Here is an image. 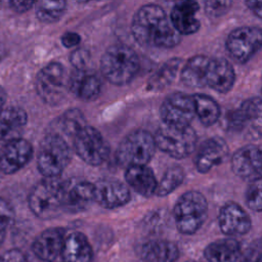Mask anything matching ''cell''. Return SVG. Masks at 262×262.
<instances>
[{
    "label": "cell",
    "instance_id": "1",
    "mask_svg": "<svg viewBox=\"0 0 262 262\" xmlns=\"http://www.w3.org/2000/svg\"><path fill=\"white\" fill-rule=\"evenodd\" d=\"M131 33L140 45L157 48L175 47L181 39L164 8L154 3L142 5L136 11Z\"/></svg>",
    "mask_w": 262,
    "mask_h": 262
},
{
    "label": "cell",
    "instance_id": "2",
    "mask_svg": "<svg viewBox=\"0 0 262 262\" xmlns=\"http://www.w3.org/2000/svg\"><path fill=\"white\" fill-rule=\"evenodd\" d=\"M139 70V57L128 45L114 44L106 48L100 59L103 77L114 85L131 82Z\"/></svg>",
    "mask_w": 262,
    "mask_h": 262
},
{
    "label": "cell",
    "instance_id": "3",
    "mask_svg": "<svg viewBox=\"0 0 262 262\" xmlns=\"http://www.w3.org/2000/svg\"><path fill=\"white\" fill-rule=\"evenodd\" d=\"M64 181L56 178H44L31 189L28 196L32 213L43 220L57 217L63 212Z\"/></svg>",
    "mask_w": 262,
    "mask_h": 262
},
{
    "label": "cell",
    "instance_id": "4",
    "mask_svg": "<svg viewBox=\"0 0 262 262\" xmlns=\"http://www.w3.org/2000/svg\"><path fill=\"white\" fill-rule=\"evenodd\" d=\"M72 149L67 139L55 132L47 134L40 143L37 168L44 178H56L68 167Z\"/></svg>",
    "mask_w": 262,
    "mask_h": 262
},
{
    "label": "cell",
    "instance_id": "5",
    "mask_svg": "<svg viewBox=\"0 0 262 262\" xmlns=\"http://www.w3.org/2000/svg\"><path fill=\"white\" fill-rule=\"evenodd\" d=\"M173 216L177 230L182 234H193L205 223L208 216V202L196 190L184 192L175 203Z\"/></svg>",
    "mask_w": 262,
    "mask_h": 262
},
{
    "label": "cell",
    "instance_id": "6",
    "mask_svg": "<svg viewBox=\"0 0 262 262\" xmlns=\"http://www.w3.org/2000/svg\"><path fill=\"white\" fill-rule=\"evenodd\" d=\"M158 148L174 159H184L195 150L198 136L189 126L162 124L154 135Z\"/></svg>",
    "mask_w": 262,
    "mask_h": 262
},
{
    "label": "cell",
    "instance_id": "7",
    "mask_svg": "<svg viewBox=\"0 0 262 262\" xmlns=\"http://www.w3.org/2000/svg\"><path fill=\"white\" fill-rule=\"evenodd\" d=\"M154 135L145 130L130 132L120 142L116 158L126 168L131 166H145L156 152Z\"/></svg>",
    "mask_w": 262,
    "mask_h": 262
},
{
    "label": "cell",
    "instance_id": "8",
    "mask_svg": "<svg viewBox=\"0 0 262 262\" xmlns=\"http://www.w3.org/2000/svg\"><path fill=\"white\" fill-rule=\"evenodd\" d=\"M35 86L37 94L45 103L59 104L69 91V76L64 67L57 61L49 62L37 74Z\"/></svg>",
    "mask_w": 262,
    "mask_h": 262
},
{
    "label": "cell",
    "instance_id": "9",
    "mask_svg": "<svg viewBox=\"0 0 262 262\" xmlns=\"http://www.w3.org/2000/svg\"><path fill=\"white\" fill-rule=\"evenodd\" d=\"M74 150L86 164L101 165L110 156V145L102 134L92 126L86 125L73 139Z\"/></svg>",
    "mask_w": 262,
    "mask_h": 262
},
{
    "label": "cell",
    "instance_id": "10",
    "mask_svg": "<svg viewBox=\"0 0 262 262\" xmlns=\"http://www.w3.org/2000/svg\"><path fill=\"white\" fill-rule=\"evenodd\" d=\"M261 29L250 26L236 28L229 33L225 42L228 54L238 63H245L250 60L261 48Z\"/></svg>",
    "mask_w": 262,
    "mask_h": 262
},
{
    "label": "cell",
    "instance_id": "11",
    "mask_svg": "<svg viewBox=\"0 0 262 262\" xmlns=\"http://www.w3.org/2000/svg\"><path fill=\"white\" fill-rule=\"evenodd\" d=\"M164 124L173 126H189L195 117L192 95L176 92L165 98L160 107Z\"/></svg>",
    "mask_w": 262,
    "mask_h": 262
},
{
    "label": "cell",
    "instance_id": "12",
    "mask_svg": "<svg viewBox=\"0 0 262 262\" xmlns=\"http://www.w3.org/2000/svg\"><path fill=\"white\" fill-rule=\"evenodd\" d=\"M33 154V145L24 138L5 142L0 149V171L7 175L16 173L31 161Z\"/></svg>",
    "mask_w": 262,
    "mask_h": 262
},
{
    "label": "cell",
    "instance_id": "13",
    "mask_svg": "<svg viewBox=\"0 0 262 262\" xmlns=\"http://www.w3.org/2000/svg\"><path fill=\"white\" fill-rule=\"evenodd\" d=\"M229 147L226 141L214 136L206 139L198 147L193 162L200 173H208L212 168L222 164L228 157Z\"/></svg>",
    "mask_w": 262,
    "mask_h": 262
},
{
    "label": "cell",
    "instance_id": "14",
    "mask_svg": "<svg viewBox=\"0 0 262 262\" xmlns=\"http://www.w3.org/2000/svg\"><path fill=\"white\" fill-rule=\"evenodd\" d=\"M94 202V184L84 179H71L63 185V212L79 213Z\"/></svg>",
    "mask_w": 262,
    "mask_h": 262
},
{
    "label": "cell",
    "instance_id": "15",
    "mask_svg": "<svg viewBox=\"0 0 262 262\" xmlns=\"http://www.w3.org/2000/svg\"><path fill=\"white\" fill-rule=\"evenodd\" d=\"M233 173L245 179L255 180L261 178V150L255 144H248L237 149L231 157Z\"/></svg>",
    "mask_w": 262,
    "mask_h": 262
},
{
    "label": "cell",
    "instance_id": "16",
    "mask_svg": "<svg viewBox=\"0 0 262 262\" xmlns=\"http://www.w3.org/2000/svg\"><path fill=\"white\" fill-rule=\"evenodd\" d=\"M218 224L220 230L229 236L245 235L252 227L249 214L236 203H227L219 211Z\"/></svg>",
    "mask_w": 262,
    "mask_h": 262
},
{
    "label": "cell",
    "instance_id": "17",
    "mask_svg": "<svg viewBox=\"0 0 262 262\" xmlns=\"http://www.w3.org/2000/svg\"><path fill=\"white\" fill-rule=\"evenodd\" d=\"M93 184L94 202L102 208L116 209L126 205L131 199L128 186L117 179H102Z\"/></svg>",
    "mask_w": 262,
    "mask_h": 262
},
{
    "label": "cell",
    "instance_id": "18",
    "mask_svg": "<svg viewBox=\"0 0 262 262\" xmlns=\"http://www.w3.org/2000/svg\"><path fill=\"white\" fill-rule=\"evenodd\" d=\"M67 232L60 227H51L42 231L34 241V254L45 262H55L60 257Z\"/></svg>",
    "mask_w": 262,
    "mask_h": 262
},
{
    "label": "cell",
    "instance_id": "19",
    "mask_svg": "<svg viewBox=\"0 0 262 262\" xmlns=\"http://www.w3.org/2000/svg\"><path fill=\"white\" fill-rule=\"evenodd\" d=\"M235 81V73L231 63L222 57H210L205 75V87L219 93L231 90Z\"/></svg>",
    "mask_w": 262,
    "mask_h": 262
},
{
    "label": "cell",
    "instance_id": "20",
    "mask_svg": "<svg viewBox=\"0 0 262 262\" xmlns=\"http://www.w3.org/2000/svg\"><path fill=\"white\" fill-rule=\"evenodd\" d=\"M69 91L83 101H92L100 94L101 80L92 70L77 69L69 77Z\"/></svg>",
    "mask_w": 262,
    "mask_h": 262
},
{
    "label": "cell",
    "instance_id": "21",
    "mask_svg": "<svg viewBox=\"0 0 262 262\" xmlns=\"http://www.w3.org/2000/svg\"><path fill=\"white\" fill-rule=\"evenodd\" d=\"M199 8V3L192 0L180 1L173 6L170 20L179 35H190L199 31L201 24L195 17Z\"/></svg>",
    "mask_w": 262,
    "mask_h": 262
},
{
    "label": "cell",
    "instance_id": "22",
    "mask_svg": "<svg viewBox=\"0 0 262 262\" xmlns=\"http://www.w3.org/2000/svg\"><path fill=\"white\" fill-rule=\"evenodd\" d=\"M92 248L86 235L73 231L66 235L60 257L62 262H91Z\"/></svg>",
    "mask_w": 262,
    "mask_h": 262
},
{
    "label": "cell",
    "instance_id": "23",
    "mask_svg": "<svg viewBox=\"0 0 262 262\" xmlns=\"http://www.w3.org/2000/svg\"><path fill=\"white\" fill-rule=\"evenodd\" d=\"M27 122V113L21 107H3L0 111V141L7 142L18 138Z\"/></svg>",
    "mask_w": 262,
    "mask_h": 262
},
{
    "label": "cell",
    "instance_id": "24",
    "mask_svg": "<svg viewBox=\"0 0 262 262\" xmlns=\"http://www.w3.org/2000/svg\"><path fill=\"white\" fill-rule=\"evenodd\" d=\"M139 257L142 262H176L179 258V249L173 242L152 239L140 247Z\"/></svg>",
    "mask_w": 262,
    "mask_h": 262
},
{
    "label": "cell",
    "instance_id": "25",
    "mask_svg": "<svg viewBox=\"0 0 262 262\" xmlns=\"http://www.w3.org/2000/svg\"><path fill=\"white\" fill-rule=\"evenodd\" d=\"M125 179L134 191L145 198L154 195L158 186V180L152 170L146 165L128 167L125 172Z\"/></svg>",
    "mask_w": 262,
    "mask_h": 262
},
{
    "label": "cell",
    "instance_id": "26",
    "mask_svg": "<svg viewBox=\"0 0 262 262\" xmlns=\"http://www.w3.org/2000/svg\"><path fill=\"white\" fill-rule=\"evenodd\" d=\"M208 262H238L243 252L241 244L234 238H223L212 242L204 250Z\"/></svg>",
    "mask_w": 262,
    "mask_h": 262
},
{
    "label": "cell",
    "instance_id": "27",
    "mask_svg": "<svg viewBox=\"0 0 262 262\" xmlns=\"http://www.w3.org/2000/svg\"><path fill=\"white\" fill-rule=\"evenodd\" d=\"M261 121V101L259 97L249 98L241 106L227 116V125L229 129L241 130L248 123L256 122L260 125Z\"/></svg>",
    "mask_w": 262,
    "mask_h": 262
},
{
    "label": "cell",
    "instance_id": "28",
    "mask_svg": "<svg viewBox=\"0 0 262 262\" xmlns=\"http://www.w3.org/2000/svg\"><path fill=\"white\" fill-rule=\"evenodd\" d=\"M209 59V56L202 54L190 57L180 71L182 83L191 88H204Z\"/></svg>",
    "mask_w": 262,
    "mask_h": 262
},
{
    "label": "cell",
    "instance_id": "29",
    "mask_svg": "<svg viewBox=\"0 0 262 262\" xmlns=\"http://www.w3.org/2000/svg\"><path fill=\"white\" fill-rule=\"evenodd\" d=\"M182 59L179 57H174L166 62H164L148 79L146 88L150 91H161L169 87L175 80L180 67Z\"/></svg>",
    "mask_w": 262,
    "mask_h": 262
},
{
    "label": "cell",
    "instance_id": "30",
    "mask_svg": "<svg viewBox=\"0 0 262 262\" xmlns=\"http://www.w3.org/2000/svg\"><path fill=\"white\" fill-rule=\"evenodd\" d=\"M194 102V112L195 116L199 118L200 122L204 126L214 125L221 115L220 106L211 96L196 93L192 95Z\"/></svg>",
    "mask_w": 262,
    "mask_h": 262
},
{
    "label": "cell",
    "instance_id": "31",
    "mask_svg": "<svg viewBox=\"0 0 262 262\" xmlns=\"http://www.w3.org/2000/svg\"><path fill=\"white\" fill-rule=\"evenodd\" d=\"M85 123L86 121L82 112L76 108L68 110L58 119L57 124L60 131L55 133L60 135L64 139L66 137L74 139L75 136L79 133V131L86 126Z\"/></svg>",
    "mask_w": 262,
    "mask_h": 262
},
{
    "label": "cell",
    "instance_id": "32",
    "mask_svg": "<svg viewBox=\"0 0 262 262\" xmlns=\"http://www.w3.org/2000/svg\"><path fill=\"white\" fill-rule=\"evenodd\" d=\"M37 18L44 24H52L60 19L67 9L64 1H38L35 2Z\"/></svg>",
    "mask_w": 262,
    "mask_h": 262
},
{
    "label": "cell",
    "instance_id": "33",
    "mask_svg": "<svg viewBox=\"0 0 262 262\" xmlns=\"http://www.w3.org/2000/svg\"><path fill=\"white\" fill-rule=\"evenodd\" d=\"M184 180V171L180 166L170 167L163 175L155 194L158 196H166L174 191L178 186L182 184Z\"/></svg>",
    "mask_w": 262,
    "mask_h": 262
},
{
    "label": "cell",
    "instance_id": "34",
    "mask_svg": "<svg viewBox=\"0 0 262 262\" xmlns=\"http://www.w3.org/2000/svg\"><path fill=\"white\" fill-rule=\"evenodd\" d=\"M245 201L247 206L255 211L261 212L262 202H261V178L250 181L248 188L245 193Z\"/></svg>",
    "mask_w": 262,
    "mask_h": 262
},
{
    "label": "cell",
    "instance_id": "35",
    "mask_svg": "<svg viewBox=\"0 0 262 262\" xmlns=\"http://www.w3.org/2000/svg\"><path fill=\"white\" fill-rule=\"evenodd\" d=\"M231 4L230 1H206L205 10L211 17H219L230 9Z\"/></svg>",
    "mask_w": 262,
    "mask_h": 262
},
{
    "label": "cell",
    "instance_id": "36",
    "mask_svg": "<svg viewBox=\"0 0 262 262\" xmlns=\"http://www.w3.org/2000/svg\"><path fill=\"white\" fill-rule=\"evenodd\" d=\"M89 58H90V53L85 48L75 49L72 51L70 55V61L73 64V67H75V70L87 68Z\"/></svg>",
    "mask_w": 262,
    "mask_h": 262
},
{
    "label": "cell",
    "instance_id": "37",
    "mask_svg": "<svg viewBox=\"0 0 262 262\" xmlns=\"http://www.w3.org/2000/svg\"><path fill=\"white\" fill-rule=\"evenodd\" d=\"M14 219V211L11 204L3 198H0V220L11 225Z\"/></svg>",
    "mask_w": 262,
    "mask_h": 262
},
{
    "label": "cell",
    "instance_id": "38",
    "mask_svg": "<svg viewBox=\"0 0 262 262\" xmlns=\"http://www.w3.org/2000/svg\"><path fill=\"white\" fill-rule=\"evenodd\" d=\"M0 262H28V259L20 250L10 249L0 255Z\"/></svg>",
    "mask_w": 262,
    "mask_h": 262
},
{
    "label": "cell",
    "instance_id": "39",
    "mask_svg": "<svg viewBox=\"0 0 262 262\" xmlns=\"http://www.w3.org/2000/svg\"><path fill=\"white\" fill-rule=\"evenodd\" d=\"M61 44L67 48H73L77 46L81 41V36L75 32H66L60 38Z\"/></svg>",
    "mask_w": 262,
    "mask_h": 262
},
{
    "label": "cell",
    "instance_id": "40",
    "mask_svg": "<svg viewBox=\"0 0 262 262\" xmlns=\"http://www.w3.org/2000/svg\"><path fill=\"white\" fill-rule=\"evenodd\" d=\"M35 5L34 1H10L9 6L17 13H24Z\"/></svg>",
    "mask_w": 262,
    "mask_h": 262
},
{
    "label": "cell",
    "instance_id": "41",
    "mask_svg": "<svg viewBox=\"0 0 262 262\" xmlns=\"http://www.w3.org/2000/svg\"><path fill=\"white\" fill-rule=\"evenodd\" d=\"M241 262H261V254H260V243H257V246L254 249H251L250 252L244 257H242Z\"/></svg>",
    "mask_w": 262,
    "mask_h": 262
},
{
    "label": "cell",
    "instance_id": "42",
    "mask_svg": "<svg viewBox=\"0 0 262 262\" xmlns=\"http://www.w3.org/2000/svg\"><path fill=\"white\" fill-rule=\"evenodd\" d=\"M245 4L257 17L262 16V3L260 1H247Z\"/></svg>",
    "mask_w": 262,
    "mask_h": 262
},
{
    "label": "cell",
    "instance_id": "43",
    "mask_svg": "<svg viewBox=\"0 0 262 262\" xmlns=\"http://www.w3.org/2000/svg\"><path fill=\"white\" fill-rule=\"evenodd\" d=\"M9 226H10L9 224H7L6 222L0 220V246L3 244V242H4V239H5L6 231H7V228H8Z\"/></svg>",
    "mask_w": 262,
    "mask_h": 262
},
{
    "label": "cell",
    "instance_id": "44",
    "mask_svg": "<svg viewBox=\"0 0 262 262\" xmlns=\"http://www.w3.org/2000/svg\"><path fill=\"white\" fill-rule=\"evenodd\" d=\"M6 98H7L6 91L2 86H0V111L4 107V104L6 102Z\"/></svg>",
    "mask_w": 262,
    "mask_h": 262
},
{
    "label": "cell",
    "instance_id": "45",
    "mask_svg": "<svg viewBox=\"0 0 262 262\" xmlns=\"http://www.w3.org/2000/svg\"><path fill=\"white\" fill-rule=\"evenodd\" d=\"M0 180H1V176H0Z\"/></svg>",
    "mask_w": 262,
    "mask_h": 262
}]
</instances>
